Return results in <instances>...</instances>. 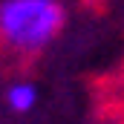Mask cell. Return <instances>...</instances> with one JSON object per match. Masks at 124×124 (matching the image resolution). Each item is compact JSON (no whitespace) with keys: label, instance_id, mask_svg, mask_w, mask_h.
I'll return each instance as SVG.
<instances>
[{"label":"cell","instance_id":"7a4b0ae2","mask_svg":"<svg viewBox=\"0 0 124 124\" xmlns=\"http://www.w3.org/2000/svg\"><path fill=\"white\" fill-rule=\"evenodd\" d=\"M3 98H6V107L12 113L23 116V113H32L38 107V87L32 81H15V84L6 87V95Z\"/></svg>","mask_w":124,"mask_h":124},{"label":"cell","instance_id":"6da1fadb","mask_svg":"<svg viewBox=\"0 0 124 124\" xmlns=\"http://www.w3.org/2000/svg\"><path fill=\"white\" fill-rule=\"evenodd\" d=\"M63 20L61 0H0V43L12 52L35 55L61 35Z\"/></svg>","mask_w":124,"mask_h":124}]
</instances>
